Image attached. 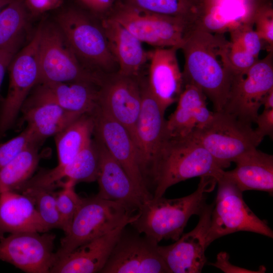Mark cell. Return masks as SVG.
Segmentation results:
<instances>
[{"label":"cell","mask_w":273,"mask_h":273,"mask_svg":"<svg viewBox=\"0 0 273 273\" xmlns=\"http://www.w3.org/2000/svg\"><path fill=\"white\" fill-rule=\"evenodd\" d=\"M229 41L222 33L214 34L197 26L187 32L180 49L185 58V84L199 88L215 112L223 111L236 77L227 56Z\"/></svg>","instance_id":"1"},{"label":"cell","mask_w":273,"mask_h":273,"mask_svg":"<svg viewBox=\"0 0 273 273\" xmlns=\"http://www.w3.org/2000/svg\"><path fill=\"white\" fill-rule=\"evenodd\" d=\"M216 184L212 177L201 176L196 191L187 196L144 200L129 225L157 244L163 239L175 241L183 234L191 216L199 215L203 210L207 204V195Z\"/></svg>","instance_id":"2"},{"label":"cell","mask_w":273,"mask_h":273,"mask_svg":"<svg viewBox=\"0 0 273 273\" xmlns=\"http://www.w3.org/2000/svg\"><path fill=\"white\" fill-rule=\"evenodd\" d=\"M55 22L61 29L81 64L88 70L105 75L118 71L102 22L76 3L58 12Z\"/></svg>","instance_id":"3"},{"label":"cell","mask_w":273,"mask_h":273,"mask_svg":"<svg viewBox=\"0 0 273 273\" xmlns=\"http://www.w3.org/2000/svg\"><path fill=\"white\" fill-rule=\"evenodd\" d=\"M223 169L201 145L189 137H168L156 166L153 197H162L171 186L189 178L211 176L216 180Z\"/></svg>","instance_id":"4"},{"label":"cell","mask_w":273,"mask_h":273,"mask_svg":"<svg viewBox=\"0 0 273 273\" xmlns=\"http://www.w3.org/2000/svg\"><path fill=\"white\" fill-rule=\"evenodd\" d=\"M188 137L203 146L222 169L256 149L263 140L251 124L224 111H214L212 119Z\"/></svg>","instance_id":"5"},{"label":"cell","mask_w":273,"mask_h":273,"mask_svg":"<svg viewBox=\"0 0 273 273\" xmlns=\"http://www.w3.org/2000/svg\"><path fill=\"white\" fill-rule=\"evenodd\" d=\"M40 27L38 84L80 81L102 85L105 75L93 72L81 64L55 22L42 21Z\"/></svg>","instance_id":"6"},{"label":"cell","mask_w":273,"mask_h":273,"mask_svg":"<svg viewBox=\"0 0 273 273\" xmlns=\"http://www.w3.org/2000/svg\"><path fill=\"white\" fill-rule=\"evenodd\" d=\"M123 204L98 196L82 199L55 253L56 261L79 246L115 229L134 214Z\"/></svg>","instance_id":"7"},{"label":"cell","mask_w":273,"mask_h":273,"mask_svg":"<svg viewBox=\"0 0 273 273\" xmlns=\"http://www.w3.org/2000/svg\"><path fill=\"white\" fill-rule=\"evenodd\" d=\"M223 171L216 179L218 189L206 237L207 247L218 238L240 231L272 238L273 231L267 221L252 212L244 200L243 192L223 175Z\"/></svg>","instance_id":"8"},{"label":"cell","mask_w":273,"mask_h":273,"mask_svg":"<svg viewBox=\"0 0 273 273\" xmlns=\"http://www.w3.org/2000/svg\"><path fill=\"white\" fill-rule=\"evenodd\" d=\"M108 18L121 24L142 42L155 48L180 50L187 32L193 27L181 18L155 13L121 1Z\"/></svg>","instance_id":"9"},{"label":"cell","mask_w":273,"mask_h":273,"mask_svg":"<svg viewBox=\"0 0 273 273\" xmlns=\"http://www.w3.org/2000/svg\"><path fill=\"white\" fill-rule=\"evenodd\" d=\"M39 25L28 43L17 53L8 70L7 94L0 107V140L15 122L30 91L39 83Z\"/></svg>","instance_id":"10"},{"label":"cell","mask_w":273,"mask_h":273,"mask_svg":"<svg viewBox=\"0 0 273 273\" xmlns=\"http://www.w3.org/2000/svg\"><path fill=\"white\" fill-rule=\"evenodd\" d=\"M142 103L135 128L134 144L140 169L149 190L152 187L157 163L168 138L165 112L151 93L147 79H140Z\"/></svg>","instance_id":"11"},{"label":"cell","mask_w":273,"mask_h":273,"mask_svg":"<svg viewBox=\"0 0 273 273\" xmlns=\"http://www.w3.org/2000/svg\"><path fill=\"white\" fill-rule=\"evenodd\" d=\"M273 89V51L236 78L224 111L252 124L259 114L265 95Z\"/></svg>","instance_id":"12"},{"label":"cell","mask_w":273,"mask_h":273,"mask_svg":"<svg viewBox=\"0 0 273 273\" xmlns=\"http://www.w3.org/2000/svg\"><path fill=\"white\" fill-rule=\"evenodd\" d=\"M126 227L100 272L171 273L158 251V244L136 231L128 233Z\"/></svg>","instance_id":"13"},{"label":"cell","mask_w":273,"mask_h":273,"mask_svg":"<svg viewBox=\"0 0 273 273\" xmlns=\"http://www.w3.org/2000/svg\"><path fill=\"white\" fill-rule=\"evenodd\" d=\"M10 234L0 239V260L29 273H48L56 262L55 235L47 232Z\"/></svg>","instance_id":"14"},{"label":"cell","mask_w":273,"mask_h":273,"mask_svg":"<svg viewBox=\"0 0 273 273\" xmlns=\"http://www.w3.org/2000/svg\"><path fill=\"white\" fill-rule=\"evenodd\" d=\"M140 79L117 72L106 75L100 87L98 104L128 131L134 143L142 103Z\"/></svg>","instance_id":"15"},{"label":"cell","mask_w":273,"mask_h":273,"mask_svg":"<svg viewBox=\"0 0 273 273\" xmlns=\"http://www.w3.org/2000/svg\"><path fill=\"white\" fill-rule=\"evenodd\" d=\"M94 132L145 199L153 197L142 173L136 149L128 131L98 106L92 114Z\"/></svg>","instance_id":"16"},{"label":"cell","mask_w":273,"mask_h":273,"mask_svg":"<svg viewBox=\"0 0 273 273\" xmlns=\"http://www.w3.org/2000/svg\"><path fill=\"white\" fill-rule=\"evenodd\" d=\"M214 202L206 204L199 214V221L190 232L183 234L174 243L157 246L171 273H200L207 262L206 237Z\"/></svg>","instance_id":"17"},{"label":"cell","mask_w":273,"mask_h":273,"mask_svg":"<svg viewBox=\"0 0 273 273\" xmlns=\"http://www.w3.org/2000/svg\"><path fill=\"white\" fill-rule=\"evenodd\" d=\"M176 47L155 48L150 51L148 62V88L165 112L177 101L185 84L180 69Z\"/></svg>","instance_id":"18"},{"label":"cell","mask_w":273,"mask_h":273,"mask_svg":"<svg viewBox=\"0 0 273 273\" xmlns=\"http://www.w3.org/2000/svg\"><path fill=\"white\" fill-rule=\"evenodd\" d=\"M136 216L123 222L115 229L96 238L58 259L51 273L100 272L123 229Z\"/></svg>","instance_id":"19"},{"label":"cell","mask_w":273,"mask_h":273,"mask_svg":"<svg viewBox=\"0 0 273 273\" xmlns=\"http://www.w3.org/2000/svg\"><path fill=\"white\" fill-rule=\"evenodd\" d=\"M95 141L99 155L97 179L99 191L97 196L105 200L120 202L133 212L138 211L146 200L100 140L96 136Z\"/></svg>","instance_id":"20"},{"label":"cell","mask_w":273,"mask_h":273,"mask_svg":"<svg viewBox=\"0 0 273 273\" xmlns=\"http://www.w3.org/2000/svg\"><path fill=\"white\" fill-rule=\"evenodd\" d=\"M102 22L110 51L118 65L117 72L134 78L142 76L150 51H146L142 42L118 22L108 18Z\"/></svg>","instance_id":"21"},{"label":"cell","mask_w":273,"mask_h":273,"mask_svg":"<svg viewBox=\"0 0 273 273\" xmlns=\"http://www.w3.org/2000/svg\"><path fill=\"white\" fill-rule=\"evenodd\" d=\"M206 99L199 88L193 84H185L176 109L166 121L168 137H188L195 130L207 123L214 112L208 109Z\"/></svg>","instance_id":"22"},{"label":"cell","mask_w":273,"mask_h":273,"mask_svg":"<svg viewBox=\"0 0 273 273\" xmlns=\"http://www.w3.org/2000/svg\"><path fill=\"white\" fill-rule=\"evenodd\" d=\"M100 86L80 81L40 83L31 96L53 102L71 112L92 114L98 106Z\"/></svg>","instance_id":"23"},{"label":"cell","mask_w":273,"mask_h":273,"mask_svg":"<svg viewBox=\"0 0 273 273\" xmlns=\"http://www.w3.org/2000/svg\"><path fill=\"white\" fill-rule=\"evenodd\" d=\"M50 230L40 217L33 200L14 191L0 193V234L45 233Z\"/></svg>","instance_id":"24"},{"label":"cell","mask_w":273,"mask_h":273,"mask_svg":"<svg viewBox=\"0 0 273 273\" xmlns=\"http://www.w3.org/2000/svg\"><path fill=\"white\" fill-rule=\"evenodd\" d=\"M99 168V152L92 140L69 163L39 172L32 178L31 183L34 187L54 189L64 178L76 184L93 182L97 179Z\"/></svg>","instance_id":"25"},{"label":"cell","mask_w":273,"mask_h":273,"mask_svg":"<svg viewBox=\"0 0 273 273\" xmlns=\"http://www.w3.org/2000/svg\"><path fill=\"white\" fill-rule=\"evenodd\" d=\"M236 167L223 171L243 192L257 190L273 194V156L257 149L237 159Z\"/></svg>","instance_id":"26"},{"label":"cell","mask_w":273,"mask_h":273,"mask_svg":"<svg viewBox=\"0 0 273 273\" xmlns=\"http://www.w3.org/2000/svg\"><path fill=\"white\" fill-rule=\"evenodd\" d=\"M22 111L27 126L41 143L82 115L67 111L53 102L32 96L26 100Z\"/></svg>","instance_id":"27"},{"label":"cell","mask_w":273,"mask_h":273,"mask_svg":"<svg viewBox=\"0 0 273 273\" xmlns=\"http://www.w3.org/2000/svg\"><path fill=\"white\" fill-rule=\"evenodd\" d=\"M95 123L92 114H83L55 135L58 164L62 166L71 162L91 141Z\"/></svg>","instance_id":"28"},{"label":"cell","mask_w":273,"mask_h":273,"mask_svg":"<svg viewBox=\"0 0 273 273\" xmlns=\"http://www.w3.org/2000/svg\"><path fill=\"white\" fill-rule=\"evenodd\" d=\"M30 15L23 0H14L0 12V50L14 54L24 41Z\"/></svg>","instance_id":"29"},{"label":"cell","mask_w":273,"mask_h":273,"mask_svg":"<svg viewBox=\"0 0 273 273\" xmlns=\"http://www.w3.org/2000/svg\"><path fill=\"white\" fill-rule=\"evenodd\" d=\"M40 144L32 143L0 169V193L16 192L31 177L38 164Z\"/></svg>","instance_id":"30"},{"label":"cell","mask_w":273,"mask_h":273,"mask_svg":"<svg viewBox=\"0 0 273 273\" xmlns=\"http://www.w3.org/2000/svg\"><path fill=\"white\" fill-rule=\"evenodd\" d=\"M155 13L181 18L193 25L197 23L196 9L190 0H121Z\"/></svg>","instance_id":"31"},{"label":"cell","mask_w":273,"mask_h":273,"mask_svg":"<svg viewBox=\"0 0 273 273\" xmlns=\"http://www.w3.org/2000/svg\"><path fill=\"white\" fill-rule=\"evenodd\" d=\"M21 191L33 200L40 217L49 230L53 228L62 229V224L57 206L56 193L53 192V190L30 187L22 189Z\"/></svg>","instance_id":"32"},{"label":"cell","mask_w":273,"mask_h":273,"mask_svg":"<svg viewBox=\"0 0 273 273\" xmlns=\"http://www.w3.org/2000/svg\"><path fill=\"white\" fill-rule=\"evenodd\" d=\"M75 184L72 180L62 182L60 185L62 187V189L56 193L57 206L62 221V229L65 233L69 230L82 200L74 190Z\"/></svg>","instance_id":"33"},{"label":"cell","mask_w":273,"mask_h":273,"mask_svg":"<svg viewBox=\"0 0 273 273\" xmlns=\"http://www.w3.org/2000/svg\"><path fill=\"white\" fill-rule=\"evenodd\" d=\"M41 144L29 126L19 135L0 145V169L15 158L28 145Z\"/></svg>","instance_id":"34"},{"label":"cell","mask_w":273,"mask_h":273,"mask_svg":"<svg viewBox=\"0 0 273 273\" xmlns=\"http://www.w3.org/2000/svg\"><path fill=\"white\" fill-rule=\"evenodd\" d=\"M252 24L244 23L236 25L230 29L231 41L240 44L247 52L256 58L262 49V41Z\"/></svg>","instance_id":"35"},{"label":"cell","mask_w":273,"mask_h":273,"mask_svg":"<svg viewBox=\"0 0 273 273\" xmlns=\"http://www.w3.org/2000/svg\"><path fill=\"white\" fill-rule=\"evenodd\" d=\"M227 56L236 77L245 74L259 59L237 42L231 40L228 46Z\"/></svg>","instance_id":"36"},{"label":"cell","mask_w":273,"mask_h":273,"mask_svg":"<svg viewBox=\"0 0 273 273\" xmlns=\"http://www.w3.org/2000/svg\"><path fill=\"white\" fill-rule=\"evenodd\" d=\"M121 0H75V3L95 17L103 20L109 17Z\"/></svg>","instance_id":"37"},{"label":"cell","mask_w":273,"mask_h":273,"mask_svg":"<svg viewBox=\"0 0 273 273\" xmlns=\"http://www.w3.org/2000/svg\"><path fill=\"white\" fill-rule=\"evenodd\" d=\"M29 15L38 16L48 12L60 9L64 0H23Z\"/></svg>","instance_id":"38"},{"label":"cell","mask_w":273,"mask_h":273,"mask_svg":"<svg viewBox=\"0 0 273 273\" xmlns=\"http://www.w3.org/2000/svg\"><path fill=\"white\" fill-rule=\"evenodd\" d=\"M209 265L214 266L225 273H262L266 271V268L263 266H261L259 270L254 271L233 265L229 261L228 253L224 251L219 252L217 255L216 261Z\"/></svg>","instance_id":"39"},{"label":"cell","mask_w":273,"mask_h":273,"mask_svg":"<svg viewBox=\"0 0 273 273\" xmlns=\"http://www.w3.org/2000/svg\"><path fill=\"white\" fill-rule=\"evenodd\" d=\"M254 123L257 127L254 129L256 133L261 138L273 136V109H264L257 116Z\"/></svg>","instance_id":"40"},{"label":"cell","mask_w":273,"mask_h":273,"mask_svg":"<svg viewBox=\"0 0 273 273\" xmlns=\"http://www.w3.org/2000/svg\"><path fill=\"white\" fill-rule=\"evenodd\" d=\"M15 54L5 50H0V90L6 70Z\"/></svg>","instance_id":"41"},{"label":"cell","mask_w":273,"mask_h":273,"mask_svg":"<svg viewBox=\"0 0 273 273\" xmlns=\"http://www.w3.org/2000/svg\"><path fill=\"white\" fill-rule=\"evenodd\" d=\"M262 105H263L264 109H273V89L264 97Z\"/></svg>","instance_id":"42"},{"label":"cell","mask_w":273,"mask_h":273,"mask_svg":"<svg viewBox=\"0 0 273 273\" xmlns=\"http://www.w3.org/2000/svg\"><path fill=\"white\" fill-rule=\"evenodd\" d=\"M211 0H190L197 13Z\"/></svg>","instance_id":"43"},{"label":"cell","mask_w":273,"mask_h":273,"mask_svg":"<svg viewBox=\"0 0 273 273\" xmlns=\"http://www.w3.org/2000/svg\"><path fill=\"white\" fill-rule=\"evenodd\" d=\"M12 2L9 0H0V12Z\"/></svg>","instance_id":"44"},{"label":"cell","mask_w":273,"mask_h":273,"mask_svg":"<svg viewBox=\"0 0 273 273\" xmlns=\"http://www.w3.org/2000/svg\"><path fill=\"white\" fill-rule=\"evenodd\" d=\"M4 237L3 235L0 234V239Z\"/></svg>","instance_id":"45"},{"label":"cell","mask_w":273,"mask_h":273,"mask_svg":"<svg viewBox=\"0 0 273 273\" xmlns=\"http://www.w3.org/2000/svg\"><path fill=\"white\" fill-rule=\"evenodd\" d=\"M9 1H14V0H9Z\"/></svg>","instance_id":"46"}]
</instances>
